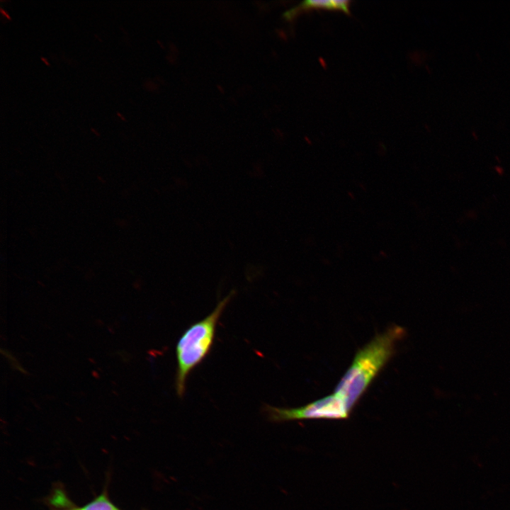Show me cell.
<instances>
[{
  "mask_svg": "<svg viewBox=\"0 0 510 510\" xmlns=\"http://www.w3.org/2000/svg\"><path fill=\"white\" fill-rule=\"evenodd\" d=\"M119 510H120V509H119Z\"/></svg>",
  "mask_w": 510,
  "mask_h": 510,
  "instance_id": "cell-7",
  "label": "cell"
},
{
  "mask_svg": "<svg viewBox=\"0 0 510 510\" xmlns=\"http://www.w3.org/2000/svg\"><path fill=\"white\" fill-rule=\"evenodd\" d=\"M1 12L8 18H10L9 16L7 14V13L5 12L2 8H1Z\"/></svg>",
  "mask_w": 510,
  "mask_h": 510,
  "instance_id": "cell-6",
  "label": "cell"
},
{
  "mask_svg": "<svg viewBox=\"0 0 510 510\" xmlns=\"http://www.w3.org/2000/svg\"><path fill=\"white\" fill-rule=\"evenodd\" d=\"M349 1L341 0H307L304 1L298 6L287 11L283 16L288 21L293 19L301 11H304L312 8L327 9V10H341L343 12L349 14Z\"/></svg>",
  "mask_w": 510,
  "mask_h": 510,
  "instance_id": "cell-4",
  "label": "cell"
},
{
  "mask_svg": "<svg viewBox=\"0 0 510 510\" xmlns=\"http://www.w3.org/2000/svg\"><path fill=\"white\" fill-rule=\"evenodd\" d=\"M404 334L402 327L393 325L358 351L334 392L350 412L392 356L397 342Z\"/></svg>",
  "mask_w": 510,
  "mask_h": 510,
  "instance_id": "cell-1",
  "label": "cell"
},
{
  "mask_svg": "<svg viewBox=\"0 0 510 510\" xmlns=\"http://www.w3.org/2000/svg\"><path fill=\"white\" fill-rule=\"evenodd\" d=\"M265 409L268 419L276 423L302 419H345L351 413L343 400L334 394L300 407L266 405Z\"/></svg>",
  "mask_w": 510,
  "mask_h": 510,
  "instance_id": "cell-3",
  "label": "cell"
},
{
  "mask_svg": "<svg viewBox=\"0 0 510 510\" xmlns=\"http://www.w3.org/2000/svg\"><path fill=\"white\" fill-rule=\"evenodd\" d=\"M232 295L219 302L215 308L203 319L192 324L181 335L176 346V392L184 396L186 382L191 372L210 353L214 344L217 325Z\"/></svg>",
  "mask_w": 510,
  "mask_h": 510,
  "instance_id": "cell-2",
  "label": "cell"
},
{
  "mask_svg": "<svg viewBox=\"0 0 510 510\" xmlns=\"http://www.w3.org/2000/svg\"><path fill=\"white\" fill-rule=\"evenodd\" d=\"M1 353H4L6 357L8 358V361H9L10 363L12 364V366H13L14 368L18 369V370H20V371H21V372H23V373L26 372V371L21 368V366L20 365H18V363H16V359L15 358H13V356L12 355H11L10 353H8L7 351H3V350H1Z\"/></svg>",
  "mask_w": 510,
  "mask_h": 510,
  "instance_id": "cell-5",
  "label": "cell"
}]
</instances>
